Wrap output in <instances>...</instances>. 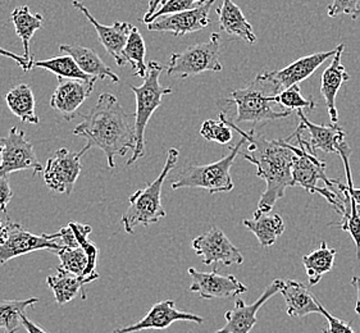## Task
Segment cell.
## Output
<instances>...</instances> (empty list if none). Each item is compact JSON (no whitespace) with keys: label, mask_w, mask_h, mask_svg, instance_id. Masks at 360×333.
Returning a JSON list of instances; mask_svg holds the SVG:
<instances>
[{"label":"cell","mask_w":360,"mask_h":333,"mask_svg":"<svg viewBox=\"0 0 360 333\" xmlns=\"http://www.w3.org/2000/svg\"><path fill=\"white\" fill-rule=\"evenodd\" d=\"M129 116L115 95L103 93L99 95L94 108L84 116L81 124L72 131L75 136L85 138L86 145L79 150L84 157L93 148L103 150L107 157L108 166H115V157H124L135 149L136 135Z\"/></svg>","instance_id":"1"},{"label":"cell","mask_w":360,"mask_h":333,"mask_svg":"<svg viewBox=\"0 0 360 333\" xmlns=\"http://www.w3.org/2000/svg\"><path fill=\"white\" fill-rule=\"evenodd\" d=\"M227 124L232 130L238 131L240 136L246 138L248 149L241 154L244 159L257 166V176L266 182V190L260 196L258 208L254 211V218L259 217L274 209L277 202L285 196L286 190L292 188L295 152L288 140L269 141L263 136L255 135V130L246 132L229 119Z\"/></svg>","instance_id":"2"},{"label":"cell","mask_w":360,"mask_h":333,"mask_svg":"<svg viewBox=\"0 0 360 333\" xmlns=\"http://www.w3.org/2000/svg\"><path fill=\"white\" fill-rule=\"evenodd\" d=\"M303 126L299 124L295 131L296 145H292L295 152V159L292 166V186L303 188L309 194H319L331 204L333 209L336 210L342 217L347 211L346 195H339L333 190V186H338L340 191H345L346 185H342L338 180H331L326 174V162L318 158L317 152H313L310 148L309 141L304 140L302 136Z\"/></svg>","instance_id":"3"},{"label":"cell","mask_w":360,"mask_h":333,"mask_svg":"<svg viewBox=\"0 0 360 333\" xmlns=\"http://www.w3.org/2000/svg\"><path fill=\"white\" fill-rule=\"evenodd\" d=\"M179 157V149L171 148L167 152L166 164L158 177L130 196V205L123 213L121 219L123 228L129 235L135 232L136 226L143 225L146 227L154 225L158 223L162 218L166 217L167 211L162 204V190L168 174H171V171L177 164Z\"/></svg>","instance_id":"4"},{"label":"cell","mask_w":360,"mask_h":333,"mask_svg":"<svg viewBox=\"0 0 360 333\" xmlns=\"http://www.w3.org/2000/svg\"><path fill=\"white\" fill-rule=\"evenodd\" d=\"M246 144V138L241 140L235 146H231L230 152L224 158L214 163L200 166L190 164L181 169L176 180L171 182L173 190L179 188H204L209 195H216L221 192H230L235 188L231 177V168L233 166L238 154H241L243 145Z\"/></svg>","instance_id":"5"},{"label":"cell","mask_w":360,"mask_h":333,"mask_svg":"<svg viewBox=\"0 0 360 333\" xmlns=\"http://www.w3.org/2000/svg\"><path fill=\"white\" fill-rule=\"evenodd\" d=\"M163 67L158 62L152 60L148 65V74L141 86H130L136 98V112L134 116V129L136 135V145L132 152L127 166L136 163L137 160L145 155V131L154 112L162 105V99L165 95L172 94V89L162 86L159 82Z\"/></svg>","instance_id":"6"},{"label":"cell","mask_w":360,"mask_h":333,"mask_svg":"<svg viewBox=\"0 0 360 333\" xmlns=\"http://www.w3.org/2000/svg\"><path fill=\"white\" fill-rule=\"evenodd\" d=\"M274 90L258 79L249 86L233 90L227 102L235 104L238 108L235 124H258L288 118L291 115L290 110H274Z\"/></svg>","instance_id":"7"},{"label":"cell","mask_w":360,"mask_h":333,"mask_svg":"<svg viewBox=\"0 0 360 333\" xmlns=\"http://www.w3.org/2000/svg\"><path fill=\"white\" fill-rule=\"evenodd\" d=\"M221 35L213 32L208 41L188 46L186 51L173 53L167 67L169 77L188 79L204 72H222L224 65L219 62Z\"/></svg>","instance_id":"8"},{"label":"cell","mask_w":360,"mask_h":333,"mask_svg":"<svg viewBox=\"0 0 360 333\" xmlns=\"http://www.w3.org/2000/svg\"><path fill=\"white\" fill-rule=\"evenodd\" d=\"M0 143L3 145L0 177H8V174L18 171H31L34 176L43 172L34 145L26 138L23 131L12 127L6 138H0Z\"/></svg>","instance_id":"9"},{"label":"cell","mask_w":360,"mask_h":333,"mask_svg":"<svg viewBox=\"0 0 360 333\" xmlns=\"http://www.w3.org/2000/svg\"><path fill=\"white\" fill-rule=\"evenodd\" d=\"M62 247L63 245L54 235H35L27 231L20 223H13L9 221L7 239L0 245V266H4L8 261L26 254L39 250L57 253Z\"/></svg>","instance_id":"10"},{"label":"cell","mask_w":360,"mask_h":333,"mask_svg":"<svg viewBox=\"0 0 360 333\" xmlns=\"http://www.w3.org/2000/svg\"><path fill=\"white\" fill-rule=\"evenodd\" d=\"M336 51L338 49L335 48L333 51H319L310 56H305L282 70L259 73L257 79L266 84L276 94H278L282 90L294 85H299V82L307 80L317 71L321 65H323L327 59L333 58Z\"/></svg>","instance_id":"11"},{"label":"cell","mask_w":360,"mask_h":333,"mask_svg":"<svg viewBox=\"0 0 360 333\" xmlns=\"http://www.w3.org/2000/svg\"><path fill=\"white\" fill-rule=\"evenodd\" d=\"M82 155L62 148L56 155L48 159L44 168V181L46 186L58 194L71 195L82 171Z\"/></svg>","instance_id":"12"},{"label":"cell","mask_w":360,"mask_h":333,"mask_svg":"<svg viewBox=\"0 0 360 333\" xmlns=\"http://www.w3.org/2000/svg\"><path fill=\"white\" fill-rule=\"evenodd\" d=\"M191 247L205 266L221 263L224 267H230L244 263L243 253L231 242L224 232L217 227H212L204 235L195 237Z\"/></svg>","instance_id":"13"},{"label":"cell","mask_w":360,"mask_h":333,"mask_svg":"<svg viewBox=\"0 0 360 333\" xmlns=\"http://www.w3.org/2000/svg\"><path fill=\"white\" fill-rule=\"evenodd\" d=\"M285 281L281 278H276L274 282L266 287L264 292L260 295L252 304H245L243 299L238 297L235 306L226 312V325L214 333H250L254 326L258 323V312L266 301L274 297L276 294L281 292L282 286Z\"/></svg>","instance_id":"14"},{"label":"cell","mask_w":360,"mask_h":333,"mask_svg":"<svg viewBox=\"0 0 360 333\" xmlns=\"http://www.w3.org/2000/svg\"><path fill=\"white\" fill-rule=\"evenodd\" d=\"M188 273L193 280L188 291L199 294L205 300L240 296L248 291L246 285L238 280L236 275H218L217 269L213 272H199L198 269L188 268Z\"/></svg>","instance_id":"15"},{"label":"cell","mask_w":360,"mask_h":333,"mask_svg":"<svg viewBox=\"0 0 360 333\" xmlns=\"http://www.w3.org/2000/svg\"><path fill=\"white\" fill-rule=\"evenodd\" d=\"M216 0H205L199 7L184 11L174 15L159 17L155 21L148 23L149 31L171 32L174 37H182L204 30L209 23V12Z\"/></svg>","instance_id":"16"},{"label":"cell","mask_w":360,"mask_h":333,"mask_svg":"<svg viewBox=\"0 0 360 333\" xmlns=\"http://www.w3.org/2000/svg\"><path fill=\"white\" fill-rule=\"evenodd\" d=\"M57 255L60 261L58 270L79 275L86 285L99 278L96 272L99 249L90 239L85 240L81 247H62Z\"/></svg>","instance_id":"17"},{"label":"cell","mask_w":360,"mask_h":333,"mask_svg":"<svg viewBox=\"0 0 360 333\" xmlns=\"http://www.w3.org/2000/svg\"><path fill=\"white\" fill-rule=\"evenodd\" d=\"M194 322L202 325L205 319L193 313L181 312L173 300H163L152 306V309L135 325L117 328L112 333H135L146 329H167L174 322Z\"/></svg>","instance_id":"18"},{"label":"cell","mask_w":360,"mask_h":333,"mask_svg":"<svg viewBox=\"0 0 360 333\" xmlns=\"http://www.w3.org/2000/svg\"><path fill=\"white\" fill-rule=\"evenodd\" d=\"M93 80H59L57 89L51 98V107L57 110L65 121H72L79 107L86 102L87 98L94 91Z\"/></svg>","instance_id":"19"},{"label":"cell","mask_w":360,"mask_h":333,"mask_svg":"<svg viewBox=\"0 0 360 333\" xmlns=\"http://www.w3.org/2000/svg\"><path fill=\"white\" fill-rule=\"evenodd\" d=\"M72 6L77 8L79 12L85 15L89 22L94 26L96 35L99 37V41L104 46L105 51L112 58L115 59L117 65L122 67L123 48L127 44L134 26L129 22L124 21H115L113 25L107 26V25H103L101 22L96 21L94 15H91L90 11L82 3H79V0H73Z\"/></svg>","instance_id":"20"},{"label":"cell","mask_w":360,"mask_h":333,"mask_svg":"<svg viewBox=\"0 0 360 333\" xmlns=\"http://www.w3.org/2000/svg\"><path fill=\"white\" fill-rule=\"evenodd\" d=\"M336 54L332 58L331 65L324 70L321 77V94L323 96L326 107L330 115L331 124L339 122V112L336 108V96L339 94L340 89L350 80L349 73L346 72L345 65H342V53L345 49L344 44L336 46Z\"/></svg>","instance_id":"21"},{"label":"cell","mask_w":360,"mask_h":333,"mask_svg":"<svg viewBox=\"0 0 360 333\" xmlns=\"http://www.w3.org/2000/svg\"><path fill=\"white\" fill-rule=\"evenodd\" d=\"M296 115L300 119V124L304 130L308 131L310 135V148L314 152L318 150L330 154H338V148L341 143L345 141V131L338 124H317L310 122L304 115L303 109L296 110Z\"/></svg>","instance_id":"22"},{"label":"cell","mask_w":360,"mask_h":333,"mask_svg":"<svg viewBox=\"0 0 360 333\" xmlns=\"http://www.w3.org/2000/svg\"><path fill=\"white\" fill-rule=\"evenodd\" d=\"M281 294L286 306L288 314L291 318H304L310 314H321V309L314 296L304 283L296 280L285 281Z\"/></svg>","instance_id":"23"},{"label":"cell","mask_w":360,"mask_h":333,"mask_svg":"<svg viewBox=\"0 0 360 333\" xmlns=\"http://www.w3.org/2000/svg\"><path fill=\"white\" fill-rule=\"evenodd\" d=\"M219 17V29L232 37H240L250 45L258 41L252 23L246 20L241 8L233 0H224L221 8L217 9Z\"/></svg>","instance_id":"24"},{"label":"cell","mask_w":360,"mask_h":333,"mask_svg":"<svg viewBox=\"0 0 360 333\" xmlns=\"http://www.w3.org/2000/svg\"><path fill=\"white\" fill-rule=\"evenodd\" d=\"M59 51L73 57L79 65V68L89 76L101 79V80L109 79L115 84H120L121 81L120 76L115 74L112 71V68L108 65H105L103 59L93 49H89L82 45H60Z\"/></svg>","instance_id":"25"},{"label":"cell","mask_w":360,"mask_h":333,"mask_svg":"<svg viewBox=\"0 0 360 333\" xmlns=\"http://www.w3.org/2000/svg\"><path fill=\"white\" fill-rule=\"evenodd\" d=\"M6 103L8 109L18 117L23 124H40V118L35 110V95L27 84H20L11 89L6 95Z\"/></svg>","instance_id":"26"},{"label":"cell","mask_w":360,"mask_h":333,"mask_svg":"<svg viewBox=\"0 0 360 333\" xmlns=\"http://www.w3.org/2000/svg\"><path fill=\"white\" fill-rule=\"evenodd\" d=\"M243 225L252 231L262 247H274L285 232V222L280 214H262L254 219H244Z\"/></svg>","instance_id":"27"},{"label":"cell","mask_w":360,"mask_h":333,"mask_svg":"<svg viewBox=\"0 0 360 333\" xmlns=\"http://www.w3.org/2000/svg\"><path fill=\"white\" fill-rule=\"evenodd\" d=\"M11 20L15 25V34L21 39L23 45V57L32 58L30 54V43L35 32L43 27L44 17L40 13H32L27 6L15 8L11 15Z\"/></svg>","instance_id":"28"},{"label":"cell","mask_w":360,"mask_h":333,"mask_svg":"<svg viewBox=\"0 0 360 333\" xmlns=\"http://www.w3.org/2000/svg\"><path fill=\"white\" fill-rule=\"evenodd\" d=\"M335 258H336V250L328 247L326 241L321 242L317 250L304 255L302 261H303L310 286H316L326 273L331 272L335 266Z\"/></svg>","instance_id":"29"},{"label":"cell","mask_w":360,"mask_h":333,"mask_svg":"<svg viewBox=\"0 0 360 333\" xmlns=\"http://www.w3.org/2000/svg\"><path fill=\"white\" fill-rule=\"evenodd\" d=\"M37 297L0 300V329L4 333H17L23 327V317L30 306L37 304Z\"/></svg>","instance_id":"30"},{"label":"cell","mask_w":360,"mask_h":333,"mask_svg":"<svg viewBox=\"0 0 360 333\" xmlns=\"http://www.w3.org/2000/svg\"><path fill=\"white\" fill-rule=\"evenodd\" d=\"M46 283L53 291L58 305L70 303L71 300L79 295L81 291L86 296V294L84 291V286L86 283L79 275L58 270V275H49L46 278Z\"/></svg>","instance_id":"31"},{"label":"cell","mask_w":360,"mask_h":333,"mask_svg":"<svg viewBox=\"0 0 360 333\" xmlns=\"http://www.w3.org/2000/svg\"><path fill=\"white\" fill-rule=\"evenodd\" d=\"M34 68H43L49 72L54 73L58 80H93L96 77H91L84 72L77 62L70 54L59 56L51 59L35 60Z\"/></svg>","instance_id":"32"},{"label":"cell","mask_w":360,"mask_h":333,"mask_svg":"<svg viewBox=\"0 0 360 333\" xmlns=\"http://www.w3.org/2000/svg\"><path fill=\"white\" fill-rule=\"evenodd\" d=\"M145 56H146V46L140 31L134 27L131 31L127 44L124 45L122 51L123 65H130L132 68V74L145 79L148 74V67L145 65Z\"/></svg>","instance_id":"33"},{"label":"cell","mask_w":360,"mask_h":333,"mask_svg":"<svg viewBox=\"0 0 360 333\" xmlns=\"http://www.w3.org/2000/svg\"><path fill=\"white\" fill-rule=\"evenodd\" d=\"M200 135L208 141H213L219 145L230 144L233 138L232 127L227 124L224 113H219V119H207L200 127Z\"/></svg>","instance_id":"34"},{"label":"cell","mask_w":360,"mask_h":333,"mask_svg":"<svg viewBox=\"0 0 360 333\" xmlns=\"http://www.w3.org/2000/svg\"><path fill=\"white\" fill-rule=\"evenodd\" d=\"M274 103L277 105H281L286 110H300V109H314L316 103L304 98L299 85L288 87L280 91L278 94L274 95Z\"/></svg>","instance_id":"35"},{"label":"cell","mask_w":360,"mask_h":333,"mask_svg":"<svg viewBox=\"0 0 360 333\" xmlns=\"http://www.w3.org/2000/svg\"><path fill=\"white\" fill-rule=\"evenodd\" d=\"M204 1L205 0H165L160 4V7L157 9V12L149 18V21L146 22V25L150 23V22L155 21L159 17L174 15V13H180V12H184V11H188V9L199 7Z\"/></svg>","instance_id":"36"},{"label":"cell","mask_w":360,"mask_h":333,"mask_svg":"<svg viewBox=\"0 0 360 333\" xmlns=\"http://www.w3.org/2000/svg\"><path fill=\"white\" fill-rule=\"evenodd\" d=\"M327 15L331 18L341 15H349L353 20L360 17V0H332L331 4L327 7Z\"/></svg>","instance_id":"37"},{"label":"cell","mask_w":360,"mask_h":333,"mask_svg":"<svg viewBox=\"0 0 360 333\" xmlns=\"http://www.w3.org/2000/svg\"><path fill=\"white\" fill-rule=\"evenodd\" d=\"M318 305H319V309H321V314L324 315V318L327 319L328 322V327L324 328L322 332L323 333H355L354 331L353 326L345 322L342 319L338 318L335 315H332L331 313L328 312L326 308H324L322 303L317 299Z\"/></svg>","instance_id":"38"},{"label":"cell","mask_w":360,"mask_h":333,"mask_svg":"<svg viewBox=\"0 0 360 333\" xmlns=\"http://www.w3.org/2000/svg\"><path fill=\"white\" fill-rule=\"evenodd\" d=\"M13 197V191L8 182V177H0V211L7 214L8 205Z\"/></svg>","instance_id":"39"},{"label":"cell","mask_w":360,"mask_h":333,"mask_svg":"<svg viewBox=\"0 0 360 333\" xmlns=\"http://www.w3.org/2000/svg\"><path fill=\"white\" fill-rule=\"evenodd\" d=\"M0 57L13 59L15 63L20 65L25 72H30V71L34 68V63H35V59H34V57L30 59L25 58L23 56H17L15 53L7 51V49H4V48H0Z\"/></svg>","instance_id":"40"},{"label":"cell","mask_w":360,"mask_h":333,"mask_svg":"<svg viewBox=\"0 0 360 333\" xmlns=\"http://www.w3.org/2000/svg\"><path fill=\"white\" fill-rule=\"evenodd\" d=\"M23 328L27 331V333H46L41 327L27 318V315L23 317Z\"/></svg>","instance_id":"41"},{"label":"cell","mask_w":360,"mask_h":333,"mask_svg":"<svg viewBox=\"0 0 360 333\" xmlns=\"http://www.w3.org/2000/svg\"><path fill=\"white\" fill-rule=\"evenodd\" d=\"M165 0H149V6H148V11H146V13H145L144 18H143V22L146 23V22L149 21V18L152 17L155 12H157V9L160 7V4L163 3Z\"/></svg>","instance_id":"42"},{"label":"cell","mask_w":360,"mask_h":333,"mask_svg":"<svg viewBox=\"0 0 360 333\" xmlns=\"http://www.w3.org/2000/svg\"><path fill=\"white\" fill-rule=\"evenodd\" d=\"M352 285L356 290V304H355V313L360 315V275H354L352 278Z\"/></svg>","instance_id":"43"},{"label":"cell","mask_w":360,"mask_h":333,"mask_svg":"<svg viewBox=\"0 0 360 333\" xmlns=\"http://www.w3.org/2000/svg\"><path fill=\"white\" fill-rule=\"evenodd\" d=\"M8 223H9V221L3 222V221L0 219V245L7 239Z\"/></svg>","instance_id":"44"},{"label":"cell","mask_w":360,"mask_h":333,"mask_svg":"<svg viewBox=\"0 0 360 333\" xmlns=\"http://www.w3.org/2000/svg\"><path fill=\"white\" fill-rule=\"evenodd\" d=\"M1 159H3V145L0 143V164H1Z\"/></svg>","instance_id":"45"},{"label":"cell","mask_w":360,"mask_h":333,"mask_svg":"<svg viewBox=\"0 0 360 333\" xmlns=\"http://www.w3.org/2000/svg\"><path fill=\"white\" fill-rule=\"evenodd\" d=\"M356 210H358V214H359L360 217V205H356Z\"/></svg>","instance_id":"46"}]
</instances>
